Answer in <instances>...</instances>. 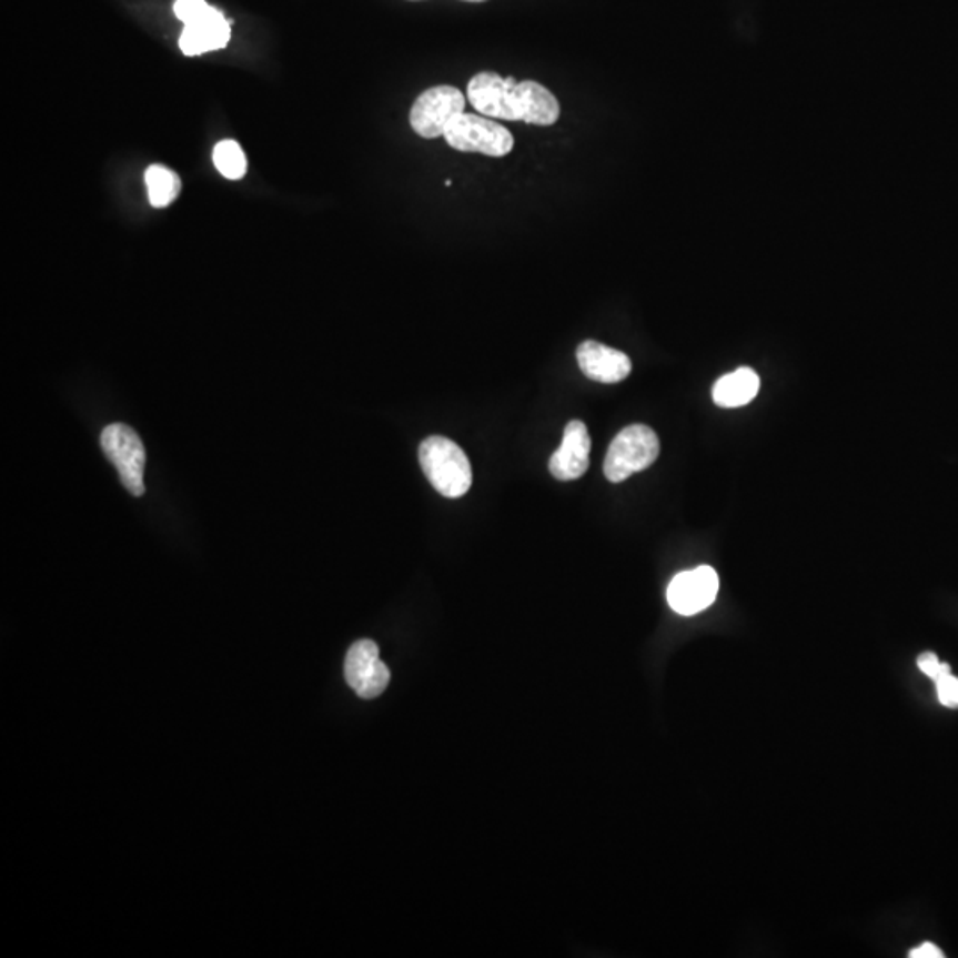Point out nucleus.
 I'll list each match as a JSON object with an SVG mask.
<instances>
[{
  "mask_svg": "<svg viewBox=\"0 0 958 958\" xmlns=\"http://www.w3.org/2000/svg\"><path fill=\"white\" fill-rule=\"evenodd\" d=\"M420 464L433 488L444 497L456 500L467 494L473 468L464 450L450 438L433 435L420 446Z\"/></svg>",
  "mask_w": 958,
  "mask_h": 958,
  "instance_id": "f257e3e1",
  "label": "nucleus"
},
{
  "mask_svg": "<svg viewBox=\"0 0 958 958\" xmlns=\"http://www.w3.org/2000/svg\"><path fill=\"white\" fill-rule=\"evenodd\" d=\"M345 678L361 698L373 699L384 693L391 680V673L382 663L381 652L373 641H357L349 649L345 658Z\"/></svg>",
  "mask_w": 958,
  "mask_h": 958,
  "instance_id": "0eeeda50",
  "label": "nucleus"
},
{
  "mask_svg": "<svg viewBox=\"0 0 958 958\" xmlns=\"http://www.w3.org/2000/svg\"><path fill=\"white\" fill-rule=\"evenodd\" d=\"M577 361L581 372L595 382L602 384H618L625 381L632 372V363L628 355L619 350L602 345L598 341H584L578 345Z\"/></svg>",
  "mask_w": 958,
  "mask_h": 958,
  "instance_id": "9d476101",
  "label": "nucleus"
},
{
  "mask_svg": "<svg viewBox=\"0 0 958 958\" xmlns=\"http://www.w3.org/2000/svg\"><path fill=\"white\" fill-rule=\"evenodd\" d=\"M660 451L657 433L646 424H632L614 437L604 460V474L611 483H622L645 471Z\"/></svg>",
  "mask_w": 958,
  "mask_h": 958,
  "instance_id": "f03ea898",
  "label": "nucleus"
},
{
  "mask_svg": "<svg viewBox=\"0 0 958 958\" xmlns=\"http://www.w3.org/2000/svg\"><path fill=\"white\" fill-rule=\"evenodd\" d=\"M231 38V26L224 14L215 9L203 20L186 23L180 36V49L185 56H201V53L213 52L224 49Z\"/></svg>",
  "mask_w": 958,
  "mask_h": 958,
  "instance_id": "9b49d317",
  "label": "nucleus"
},
{
  "mask_svg": "<svg viewBox=\"0 0 958 958\" xmlns=\"http://www.w3.org/2000/svg\"><path fill=\"white\" fill-rule=\"evenodd\" d=\"M144 180H147L148 198L155 208L169 206L182 191L180 177L164 165H150L144 173Z\"/></svg>",
  "mask_w": 958,
  "mask_h": 958,
  "instance_id": "4468645a",
  "label": "nucleus"
},
{
  "mask_svg": "<svg viewBox=\"0 0 958 958\" xmlns=\"http://www.w3.org/2000/svg\"><path fill=\"white\" fill-rule=\"evenodd\" d=\"M760 391V376L752 367H738L737 372L720 376L714 385V403L725 409H737L755 400Z\"/></svg>",
  "mask_w": 958,
  "mask_h": 958,
  "instance_id": "ddd939ff",
  "label": "nucleus"
},
{
  "mask_svg": "<svg viewBox=\"0 0 958 958\" xmlns=\"http://www.w3.org/2000/svg\"><path fill=\"white\" fill-rule=\"evenodd\" d=\"M467 2H483V0H467Z\"/></svg>",
  "mask_w": 958,
  "mask_h": 958,
  "instance_id": "aec40b11",
  "label": "nucleus"
},
{
  "mask_svg": "<svg viewBox=\"0 0 958 958\" xmlns=\"http://www.w3.org/2000/svg\"><path fill=\"white\" fill-rule=\"evenodd\" d=\"M589 451H592V437L586 424L583 421H571L566 424L562 446L557 447L548 462V468L553 476L562 482L578 480L589 467Z\"/></svg>",
  "mask_w": 958,
  "mask_h": 958,
  "instance_id": "1a4fd4ad",
  "label": "nucleus"
},
{
  "mask_svg": "<svg viewBox=\"0 0 958 958\" xmlns=\"http://www.w3.org/2000/svg\"><path fill=\"white\" fill-rule=\"evenodd\" d=\"M918 667L921 669V673H925L928 678H932L934 682L951 673V667L948 664L941 663L939 657L932 654V652H925V654L919 655Z\"/></svg>",
  "mask_w": 958,
  "mask_h": 958,
  "instance_id": "a211bd4d",
  "label": "nucleus"
},
{
  "mask_svg": "<svg viewBox=\"0 0 958 958\" xmlns=\"http://www.w3.org/2000/svg\"><path fill=\"white\" fill-rule=\"evenodd\" d=\"M910 958H942L945 954H942L936 945L932 942H925V945L918 946L916 950L910 951Z\"/></svg>",
  "mask_w": 958,
  "mask_h": 958,
  "instance_id": "6ab92c4d",
  "label": "nucleus"
},
{
  "mask_svg": "<svg viewBox=\"0 0 958 958\" xmlns=\"http://www.w3.org/2000/svg\"><path fill=\"white\" fill-rule=\"evenodd\" d=\"M521 121L535 127H553L562 115V105L554 93L535 80H521L515 88Z\"/></svg>",
  "mask_w": 958,
  "mask_h": 958,
  "instance_id": "f8f14e48",
  "label": "nucleus"
},
{
  "mask_svg": "<svg viewBox=\"0 0 958 958\" xmlns=\"http://www.w3.org/2000/svg\"><path fill=\"white\" fill-rule=\"evenodd\" d=\"M213 164L228 180H240L248 173V159L236 141H222L213 148Z\"/></svg>",
  "mask_w": 958,
  "mask_h": 958,
  "instance_id": "2eb2a0df",
  "label": "nucleus"
},
{
  "mask_svg": "<svg viewBox=\"0 0 958 958\" xmlns=\"http://www.w3.org/2000/svg\"><path fill=\"white\" fill-rule=\"evenodd\" d=\"M100 444L103 455L111 460L115 471L120 473L124 488L135 497H141L144 494L147 450L138 433L123 423L109 424L103 428Z\"/></svg>",
  "mask_w": 958,
  "mask_h": 958,
  "instance_id": "20e7f679",
  "label": "nucleus"
},
{
  "mask_svg": "<svg viewBox=\"0 0 958 958\" xmlns=\"http://www.w3.org/2000/svg\"><path fill=\"white\" fill-rule=\"evenodd\" d=\"M719 593V575L712 566H698L682 572L667 587V602L682 616H693L707 609Z\"/></svg>",
  "mask_w": 958,
  "mask_h": 958,
  "instance_id": "6e6552de",
  "label": "nucleus"
},
{
  "mask_svg": "<svg viewBox=\"0 0 958 958\" xmlns=\"http://www.w3.org/2000/svg\"><path fill=\"white\" fill-rule=\"evenodd\" d=\"M517 80L504 79L495 71H482L467 85V100L477 114L491 120L521 121L515 88Z\"/></svg>",
  "mask_w": 958,
  "mask_h": 958,
  "instance_id": "423d86ee",
  "label": "nucleus"
},
{
  "mask_svg": "<svg viewBox=\"0 0 958 958\" xmlns=\"http://www.w3.org/2000/svg\"><path fill=\"white\" fill-rule=\"evenodd\" d=\"M937 687V696H939V702L941 705L948 708H958V678L957 676L948 675L941 676L939 680H936Z\"/></svg>",
  "mask_w": 958,
  "mask_h": 958,
  "instance_id": "f3484780",
  "label": "nucleus"
},
{
  "mask_svg": "<svg viewBox=\"0 0 958 958\" xmlns=\"http://www.w3.org/2000/svg\"><path fill=\"white\" fill-rule=\"evenodd\" d=\"M213 11H215V8L208 4V2H204V0H177V4H174V14H177L185 26L186 23L203 20L208 14H212Z\"/></svg>",
  "mask_w": 958,
  "mask_h": 958,
  "instance_id": "dca6fc26",
  "label": "nucleus"
},
{
  "mask_svg": "<svg viewBox=\"0 0 958 958\" xmlns=\"http://www.w3.org/2000/svg\"><path fill=\"white\" fill-rule=\"evenodd\" d=\"M465 112V94L455 85H435L415 98L411 109L412 130L423 139L444 138L451 121Z\"/></svg>",
  "mask_w": 958,
  "mask_h": 958,
  "instance_id": "39448f33",
  "label": "nucleus"
},
{
  "mask_svg": "<svg viewBox=\"0 0 958 958\" xmlns=\"http://www.w3.org/2000/svg\"><path fill=\"white\" fill-rule=\"evenodd\" d=\"M444 141L460 153H480L494 159L510 155L515 144L506 127L485 115L467 112H462L451 121L444 132Z\"/></svg>",
  "mask_w": 958,
  "mask_h": 958,
  "instance_id": "7ed1b4c3",
  "label": "nucleus"
}]
</instances>
